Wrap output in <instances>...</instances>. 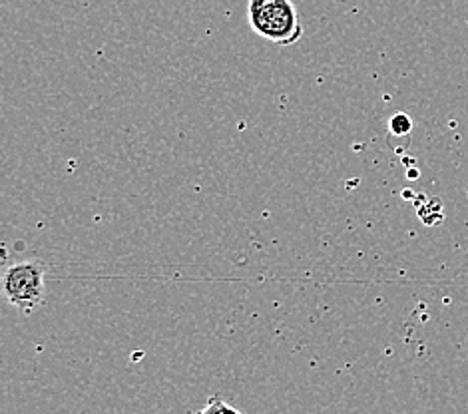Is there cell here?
I'll list each match as a JSON object with an SVG mask.
<instances>
[{"label": "cell", "mask_w": 468, "mask_h": 414, "mask_svg": "<svg viewBox=\"0 0 468 414\" xmlns=\"http://www.w3.org/2000/svg\"><path fill=\"white\" fill-rule=\"evenodd\" d=\"M197 414H241L238 409H233L231 405H228V402L224 400V398H219V397H211L207 402H206V407L199 410Z\"/></svg>", "instance_id": "obj_3"}, {"label": "cell", "mask_w": 468, "mask_h": 414, "mask_svg": "<svg viewBox=\"0 0 468 414\" xmlns=\"http://www.w3.org/2000/svg\"><path fill=\"white\" fill-rule=\"evenodd\" d=\"M3 295L10 305L22 313L37 311L44 303V265L40 261H20L10 265L3 273Z\"/></svg>", "instance_id": "obj_2"}, {"label": "cell", "mask_w": 468, "mask_h": 414, "mask_svg": "<svg viewBox=\"0 0 468 414\" xmlns=\"http://www.w3.org/2000/svg\"><path fill=\"white\" fill-rule=\"evenodd\" d=\"M248 20L255 35L277 47H293L303 37L292 0H250Z\"/></svg>", "instance_id": "obj_1"}, {"label": "cell", "mask_w": 468, "mask_h": 414, "mask_svg": "<svg viewBox=\"0 0 468 414\" xmlns=\"http://www.w3.org/2000/svg\"><path fill=\"white\" fill-rule=\"evenodd\" d=\"M388 126H391V132L395 133V136H407V133L412 130V120L400 111V114L391 118V124Z\"/></svg>", "instance_id": "obj_4"}]
</instances>
